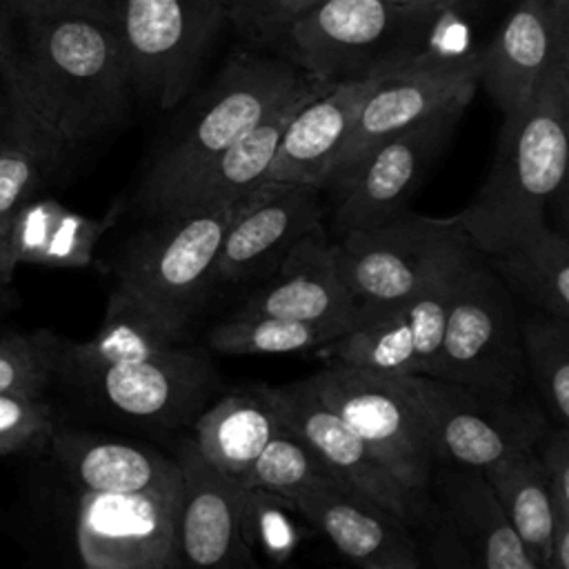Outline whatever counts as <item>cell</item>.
<instances>
[{"label":"cell","instance_id":"cell-7","mask_svg":"<svg viewBox=\"0 0 569 569\" xmlns=\"http://www.w3.org/2000/svg\"><path fill=\"white\" fill-rule=\"evenodd\" d=\"M429 376L518 393L527 378L513 293L478 249L460 267Z\"/></svg>","mask_w":569,"mask_h":569},{"label":"cell","instance_id":"cell-16","mask_svg":"<svg viewBox=\"0 0 569 569\" xmlns=\"http://www.w3.org/2000/svg\"><path fill=\"white\" fill-rule=\"evenodd\" d=\"M78 382L91 387L118 413L171 429L198 418L216 391L218 373L202 349L178 347L98 369Z\"/></svg>","mask_w":569,"mask_h":569},{"label":"cell","instance_id":"cell-13","mask_svg":"<svg viewBox=\"0 0 569 569\" xmlns=\"http://www.w3.org/2000/svg\"><path fill=\"white\" fill-rule=\"evenodd\" d=\"M178 505L156 491H82L76 542L89 569H169L180 565Z\"/></svg>","mask_w":569,"mask_h":569},{"label":"cell","instance_id":"cell-39","mask_svg":"<svg viewBox=\"0 0 569 569\" xmlns=\"http://www.w3.org/2000/svg\"><path fill=\"white\" fill-rule=\"evenodd\" d=\"M9 11L22 22L87 18L118 29V0H11Z\"/></svg>","mask_w":569,"mask_h":569},{"label":"cell","instance_id":"cell-14","mask_svg":"<svg viewBox=\"0 0 569 569\" xmlns=\"http://www.w3.org/2000/svg\"><path fill=\"white\" fill-rule=\"evenodd\" d=\"M267 393L280 422L300 436L342 482L393 511L411 529L420 527L427 518L431 496L420 498L402 485L365 438L322 405L305 380L284 387H267Z\"/></svg>","mask_w":569,"mask_h":569},{"label":"cell","instance_id":"cell-27","mask_svg":"<svg viewBox=\"0 0 569 569\" xmlns=\"http://www.w3.org/2000/svg\"><path fill=\"white\" fill-rule=\"evenodd\" d=\"M2 78L7 104L0 118V222L11 231L18 211L36 198L71 147L36 116L4 73Z\"/></svg>","mask_w":569,"mask_h":569},{"label":"cell","instance_id":"cell-12","mask_svg":"<svg viewBox=\"0 0 569 569\" xmlns=\"http://www.w3.org/2000/svg\"><path fill=\"white\" fill-rule=\"evenodd\" d=\"M467 104L445 107L393 133L329 193L333 196V233L385 224L407 211L416 189L447 147Z\"/></svg>","mask_w":569,"mask_h":569},{"label":"cell","instance_id":"cell-33","mask_svg":"<svg viewBox=\"0 0 569 569\" xmlns=\"http://www.w3.org/2000/svg\"><path fill=\"white\" fill-rule=\"evenodd\" d=\"M525 369L558 425L569 418V318L536 309L520 320Z\"/></svg>","mask_w":569,"mask_h":569},{"label":"cell","instance_id":"cell-41","mask_svg":"<svg viewBox=\"0 0 569 569\" xmlns=\"http://www.w3.org/2000/svg\"><path fill=\"white\" fill-rule=\"evenodd\" d=\"M545 569H569V513H553Z\"/></svg>","mask_w":569,"mask_h":569},{"label":"cell","instance_id":"cell-11","mask_svg":"<svg viewBox=\"0 0 569 569\" xmlns=\"http://www.w3.org/2000/svg\"><path fill=\"white\" fill-rule=\"evenodd\" d=\"M478 89L476 60L409 56L380 71L329 169L325 191L336 189L373 147L409 124L453 104H469Z\"/></svg>","mask_w":569,"mask_h":569},{"label":"cell","instance_id":"cell-35","mask_svg":"<svg viewBox=\"0 0 569 569\" xmlns=\"http://www.w3.org/2000/svg\"><path fill=\"white\" fill-rule=\"evenodd\" d=\"M62 338L51 331L0 338V393H44L60 376Z\"/></svg>","mask_w":569,"mask_h":569},{"label":"cell","instance_id":"cell-29","mask_svg":"<svg viewBox=\"0 0 569 569\" xmlns=\"http://www.w3.org/2000/svg\"><path fill=\"white\" fill-rule=\"evenodd\" d=\"M280 416L264 385L227 393L193 420V445L220 471L240 478L273 433Z\"/></svg>","mask_w":569,"mask_h":569},{"label":"cell","instance_id":"cell-43","mask_svg":"<svg viewBox=\"0 0 569 569\" xmlns=\"http://www.w3.org/2000/svg\"><path fill=\"white\" fill-rule=\"evenodd\" d=\"M13 16L11 11H2L0 13V62L9 56L11 47H13Z\"/></svg>","mask_w":569,"mask_h":569},{"label":"cell","instance_id":"cell-17","mask_svg":"<svg viewBox=\"0 0 569 569\" xmlns=\"http://www.w3.org/2000/svg\"><path fill=\"white\" fill-rule=\"evenodd\" d=\"M460 267L427 291L382 313L356 320L340 338L318 349L320 358L327 365L340 362L387 373L429 376L442 338L449 293Z\"/></svg>","mask_w":569,"mask_h":569},{"label":"cell","instance_id":"cell-47","mask_svg":"<svg viewBox=\"0 0 569 569\" xmlns=\"http://www.w3.org/2000/svg\"><path fill=\"white\" fill-rule=\"evenodd\" d=\"M2 11H9V9H7V4H4V2H0V13H2Z\"/></svg>","mask_w":569,"mask_h":569},{"label":"cell","instance_id":"cell-37","mask_svg":"<svg viewBox=\"0 0 569 569\" xmlns=\"http://www.w3.org/2000/svg\"><path fill=\"white\" fill-rule=\"evenodd\" d=\"M53 431L56 411L42 393H0V456L42 451Z\"/></svg>","mask_w":569,"mask_h":569},{"label":"cell","instance_id":"cell-30","mask_svg":"<svg viewBox=\"0 0 569 569\" xmlns=\"http://www.w3.org/2000/svg\"><path fill=\"white\" fill-rule=\"evenodd\" d=\"M109 220L76 213L56 200H29L16 216L9 242L16 264L87 267Z\"/></svg>","mask_w":569,"mask_h":569},{"label":"cell","instance_id":"cell-46","mask_svg":"<svg viewBox=\"0 0 569 569\" xmlns=\"http://www.w3.org/2000/svg\"><path fill=\"white\" fill-rule=\"evenodd\" d=\"M553 11L558 13V18L562 20H569V0H549Z\"/></svg>","mask_w":569,"mask_h":569},{"label":"cell","instance_id":"cell-26","mask_svg":"<svg viewBox=\"0 0 569 569\" xmlns=\"http://www.w3.org/2000/svg\"><path fill=\"white\" fill-rule=\"evenodd\" d=\"M187 331L171 327L131 293L113 287L100 329L84 342L62 340L60 376L80 380L98 369L184 347Z\"/></svg>","mask_w":569,"mask_h":569},{"label":"cell","instance_id":"cell-40","mask_svg":"<svg viewBox=\"0 0 569 569\" xmlns=\"http://www.w3.org/2000/svg\"><path fill=\"white\" fill-rule=\"evenodd\" d=\"M536 453L547 476L553 513H569V433L567 425L547 427L536 442Z\"/></svg>","mask_w":569,"mask_h":569},{"label":"cell","instance_id":"cell-3","mask_svg":"<svg viewBox=\"0 0 569 569\" xmlns=\"http://www.w3.org/2000/svg\"><path fill=\"white\" fill-rule=\"evenodd\" d=\"M311 78L284 56L238 49L151 158L136 200L156 218L171 196L220 151L273 113Z\"/></svg>","mask_w":569,"mask_h":569},{"label":"cell","instance_id":"cell-22","mask_svg":"<svg viewBox=\"0 0 569 569\" xmlns=\"http://www.w3.org/2000/svg\"><path fill=\"white\" fill-rule=\"evenodd\" d=\"M380 71L329 82L311 96L287 122L267 180L305 182L325 191L329 169Z\"/></svg>","mask_w":569,"mask_h":569},{"label":"cell","instance_id":"cell-9","mask_svg":"<svg viewBox=\"0 0 569 569\" xmlns=\"http://www.w3.org/2000/svg\"><path fill=\"white\" fill-rule=\"evenodd\" d=\"M227 22V0H118L133 93L160 109L182 102Z\"/></svg>","mask_w":569,"mask_h":569},{"label":"cell","instance_id":"cell-32","mask_svg":"<svg viewBox=\"0 0 569 569\" xmlns=\"http://www.w3.org/2000/svg\"><path fill=\"white\" fill-rule=\"evenodd\" d=\"M349 325L311 322L262 313H233L207 331V347L220 356H291L320 349Z\"/></svg>","mask_w":569,"mask_h":569},{"label":"cell","instance_id":"cell-20","mask_svg":"<svg viewBox=\"0 0 569 569\" xmlns=\"http://www.w3.org/2000/svg\"><path fill=\"white\" fill-rule=\"evenodd\" d=\"M291 502L345 558L360 567H422V556L411 527L340 478H329L296 496Z\"/></svg>","mask_w":569,"mask_h":569},{"label":"cell","instance_id":"cell-6","mask_svg":"<svg viewBox=\"0 0 569 569\" xmlns=\"http://www.w3.org/2000/svg\"><path fill=\"white\" fill-rule=\"evenodd\" d=\"M305 382L322 405L365 438L402 485L429 498L438 460L413 376L329 362Z\"/></svg>","mask_w":569,"mask_h":569},{"label":"cell","instance_id":"cell-1","mask_svg":"<svg viewBox=\"0 0 569 569\" xmlns=\"http://www.w3.org/2000/svg\"><path fill=\"white\" fill-rule=\"evenodd\" d=\"M22 27L0 71L51 131L76 149L127 120L133 87L116 27L87 18Z\"/></svg>","mask_w":569,"mask_h":569},{"label":"cell","instance_id":"cell-48","mask_svg":"<svg viewBox=\"0 0 569 569\" xmlns=\"http://www.w3.org/2000/svg\"><path fill=\"white\" fill-rule=\"evenodd\" d=\"M0 2H4V4H7V9H9V2H11V0H0Z\"/></svg>","mask_w":569,"mask_h":569},{"label":"cell","instance_id":"cell-8","mask_svg":"<svg viewBox=\"0 0 569 569\" xmlns=\"http://www.w3.org/2000/svg\"><path fill=\"white\" fill-rule=\"evenodd\" d=\"M427 9L385 0H320L287 27L276 47L320 80L362 78L416 53Z\"/></svg>","mask_w":569,"mask_h":569},{"label":"cell","instance_id":"cell-45","mask_svg":"<svg viewBox=\"0 0 569 569\" xmlns=\"http://www.w3.org/2000/svg\"><path fill=\"white\" fill-rule=\"evenodd\" d=\"M389 4L396 7H411V9H427V7H436V4H445V2H458V0H385Z\"/></svg>","mask_w":569,"mask_h":569},{"label":"cell","instance_id":"cell-2","mask_svg":"<svg viewBox=\"0 0 569 569\" xmlns=\"http://www.w3.org/2000/svg\"><path fill=\"white\" fill-rule=\"evenodd\" d=\"M567 133L569 60H560L531 100L505 116L491 171L456 213L478 251L487 253L545 220L547 202L565 182Z\"/></svg>","mask_w":569,"mask_h":569},{"label":"cell","instance_id":"cell-25","mask_svg":"<svg viewBox=\"0 0 569 569\" xmlns=\"http://www.w3.org/2000/svg\"><path fill=\"white\" fill-rule=\"evenodd\" d=\"M49 449L84 491H156L180 498V467L176 458L153 449L69 429H56Z\"/></svg>","mask_w":569,"mask_h":569},{"label":"cell","instance_id":"cell-24","mask_svg":"<svg viewBox=\"0 0 569 569\" xmlns=\"http://www.w3.org/2000/svg\"><path fill=\"white\" fill-rule=\"evenodd\" d=\"M329 80L311 78L296 93H291L273 113L262 122L240 136L233 144L220 151L211 162H207L196 176H191L156 216H169L180 211H193L218 204H233L251 196L258 187L267 182L269 167L273 162L278 142L291 116L318 91H322Z\"/></svg>","mask_w":569,"mask_h":569},{"label":"cell","instance_id":"cell-34","mask_svg":"<svg viewBox=\"0 0 569 569\" xmlns=\"http://www.w3.org/2000/svg\"><path fill=\"white\" fill-rule=\"evenodd\" d=\"M338 478L318 453L291 429L282 425L278 433L264 445L251 467L240 476L244 487H260L287 500L305 493L307 489Z\"/></svg>","mask_w":569,"mask_h":569},{"label":"cell","instance_id":"cell-15","mask_svg":"<svg viewBox=\"0 0 569 569\" xmlns=\"http://www.w3.org/2000/svg\"><path fill=\"white\" fill-rule=\"evenodd\" d=\"M320 193L322 189L313 184L267 180L242 198L222 236L211 284L273 271L307 233L322 229Z\"/></svg>","mask_w":569,"mask_h":569},{"label":"cell","instance_id":"cell-10","mask_svg":"<svg viewBox=\"0 0 569 569\" xmlns=\"http://www.w3.org/2000/svg\"><path fill=\"white\" fill-rule=\"evenodd\" d=\"M427 411L438 465L482 469L513 451L533 449L549 420L518 393L413 376ZM436 465V467H438Z\"/></svg>","mask_w":569,"mask_h":569},{"label":"cell","instance_id":"cell-19","mask_svg":"<svg viewBox=\"0 0 569 569\" xmlns=\"http://www.w3.org/2000/svg\"><path fill=\"white\" fill-rule=\"evenodd\" d=\"M560 60H569V20L549 0H518L478 56V84L502 116L518 113Z\"/></svg>","mask_w":569,"mask_h":569},{"label":"cell","instance_id":"cell-42","mask_svg":"<svg viewBox=\"0 0 569 569\" xmlns=\"http://www.w3.org/2000/svg\"><path fill=\"white\" fill-rule=\"evenodd\" d=\"M16 260L11 253V242H9V231L2 227L0 222V298L4 296V291L11 284L13 271H16Z\"/></svg>","mask_w":569,"mask_h":569},{"label":"cell","instance_id":"cell-28","mask_svg":"<svg viewBox=\"0 0 569 569\" xmlns=\"http://www.w3.org/2000/svg\"><path fill=\"white\" fill-rule=\"evenodd\" d=\"M482 253V251H480ZM485 262L533 309L569 318V242L545 220L482 253Z\"/></svg>","mask_w":569,"mask_h":569},{"label":"cell","instance_id":"cell-31","mask_svg":"<svg viewBox=\"0 0 569 569\" xmlns=\"http://www.w3.org/2000/svg\"><path fill=\"white\" fill-rule=\"evenodd\" d=\"M509 525L538 569H545L553 527V502L536 449L513 451L482 467Z\"/></svg>","mask_w":569,"mask_h":569},{"label":"cell","instance_id":"cell-5","mask_svg":"<svg viewBox=\"0 0 569 569\" xmlns=\"http://www.w3.org/2000/svg\"><path fill=\"white\" fill-rule=\"evenodd\" d=\"M238 202L153 218L151 227L127 240L116 287L187 331L213 289V262Z\"/></svg>","mask_w":569,"mask_h":569},{"label":"cell","instance_id":"cell-36","mask_svg":"<svg viewBox=\"0 0 569 569\" xmlns=\"http://www.w3.org/2000/svg\"><path fill=\"white\" fill-rule=\"evenodd\" d=\"M291 500L260 489L247 487L242 502V536L249 549H260L267 558L284 562L300 542V531L289 509Z\"/></svg>","mask_w":569,"mask_h":569},{"label":"cell","instance_id":"cell-18","mask_svg":"<svg viewBox=\"0 0 569 569\" xmlns=\"http://www.w3.org/2000/svg\"><path fill=\"white\" fill-rule=\"evenodd\" d=\"M180 467L178 553L180 565L249 567L253 553L242 536V502L247 487L240 478L213 467L182 438L176 447Z\"/></svg>","mask_w":569,"mask_h":569},{"label":"cell","instance_id":"cell-44","mask_svg":"<svg viewBox=\"0 0 569 569\" xmlns=\"http://www.w3.org/2000/svg\"><path fill=\"white\" fill-rule=\"evenodd\" d=\"M247 4L249 0H227V20L238 27V22L242 20L244 11H247Z\"/></svg>","mask_w":569,"mask_h":569},{"label":"cell","instance_id":"cell-4","mask_svg":"<svg viewBox=\"0 0 569 569\" xmlns=\"http://www.w3.org/2000/svg\"><path fill=\"white\" fill-rule=\"evenodd\" d=\"M473 249L456 216L429 218L411 211L333 242L340 278L356 302V320L427 291Z\"/></svg>","mask_w":569,"mask_h":569},{"label":"cell","instance_id":"cell-23","mask_svg":"<svg viewBox=\"0 0 569 569\" xmlns=\"http://www.w3.org/2000/svg\"><path fill=\"white\" fill-rule=\"evenodd\" d=\"M238 313H262L311 322H356V302L347 291L325 227L307 233L273 269Z\"/></svg>","mask_w":569,"mask_h":569},{"label":"cell","instance_id":"cell-21","mask_svg":"<svg viewBox=\"0 0 569 569\" xmlns=\"http://www.w3.org/2000/svg\"><path fill=\"white\" fill-rule=\"evenodd\" d=\"M429 489L438 500L436 505L429 500V509L456 533L476 567L538 569L509 525L482 469L438 465Z\"/></svg>","mask_w":569,"mask_h":569},{"label":"cell","instance_id":"cell-38","mask_svg":"<svg viewBox=\"0 0 569 569\" xmlns=\"http://www.w3.org/2000/svg\"><path fill=\"white\" fill-rule=\"evenodd\" d=\"M318 2L320 0H249L236 29L256 44L276 47L287 27Z\"/></svg>","mask_w":569,"mask_h":569}]
</instances>
